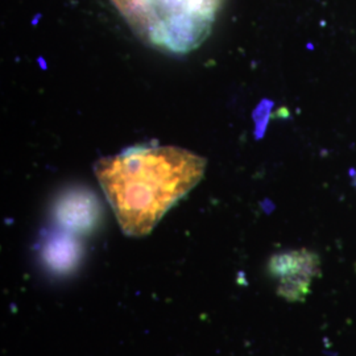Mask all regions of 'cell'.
Segmentation results:
<instances>
[{"mask_svg": "<svg viewBox=\"0 0 356 356\" xmlns=\"http://www.w3.org/2000/svg\"><path fill=\"white\" fill-rule=\"evenodd\" d=\"M204 159L175 147H139L95 165V173L124 234L144 236L200 182Z\"/></svg>", "mask_w": 356, "mask_h": 356, "instance_id": "6da1fadb", "label": "cell"}, {"mask_svg": "<svg viewBox=\"0 0 356 356\" xmlns=\"http://www.w3.org/2000/svg\"><path fill=\"white\" fill-rule=\"evenodd\" d=\"M79 247L67 235H53L44 247L45 260L54 268H69L78 259Z\"/></svg>", "mask_w": 356, "mask_h": 356, "instance_id": "5b68a950", "label": "cell"}, {"mask_svg": "<svg viewBox=\"0 0 356 356\" xmlns=\"http://www.w3.org/2000/svg\"><path fill=\"white\" fill-rule=\"evenodd\" d=\"M99 202L85 189H72L61 195L54 207L57 222L74 232H89L99 220Z\"/></svg>", "mask_w": 356, "mask_h": 356, "instance_id": "277c9868", "label": "cell"}, {"mask_svg": "<svg viewBox=\"0 0 356 356\" xmlns=\"http://www.w3.org/2000/svg\"><path fill=\"white\" fill-rule=\"evenodd\" d=\"M270 272L280 281L281 294L289 300H301L318 275V256L306 250L276 254L270 261Z\"/></svg>", "mask_w": 356, "mask_h": 356, "instance_id": "3957f363", "label": "cell"}, {"mask_svg": "<svg viewBox=\"0 0 356 356\" xmlns=\"http://www.w3.org/2000/svg\"><path fill=\"white\" fill-rule=\"evenodd\" d=\"M223 0H144L149 13L148 38L172 51H188L209 35Z\"/></svg>", "mask_w": 356, "mask_h": 356, "instance_id": "7a4b0ae2", "label": "cell"}]
</instances>
